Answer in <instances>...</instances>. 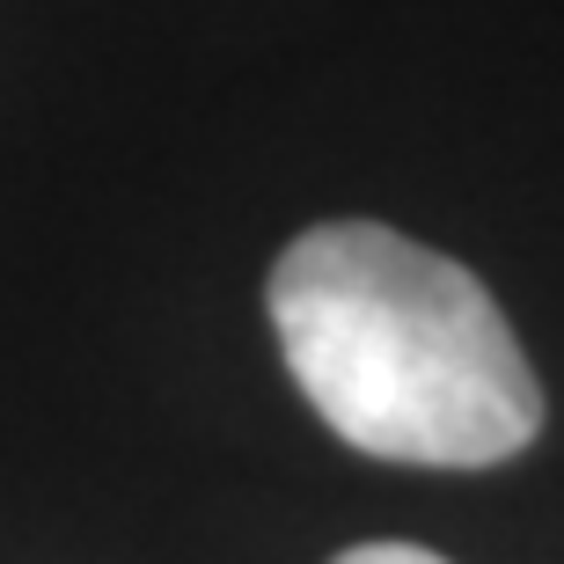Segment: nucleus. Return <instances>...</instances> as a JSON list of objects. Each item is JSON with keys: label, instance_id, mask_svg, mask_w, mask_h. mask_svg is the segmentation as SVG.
Listing matches in <instances>:
<instances>
[{"label": "nucleus", "instance_id": "f257e3e1", "mask_svg": "<svg viewBox=\"0 0 564 564\" xmlns=\"http://www.w3.org/2000/svg\"><path fill=\"white\" fill-rule=\"evenodd\" d=\"M286 375L345 447L491 469L543 433V389L477 272L381 220H323L272 264Z\"/></svg>", "mask_w": 564, "mask_h": 564}, {"label": "nucleus", "instance_id": "f03ea898", "mask_svg": "<svg viewBox=\"0 0 564 564\" xmlns=\"http://www.w3.org/2000/svg\"><path fill=\"white\" fill-rule=\"evenodd\" d=\"M330 564H447V557L425 550V543H359V550H345V557H330Z\"/></svg>", "mask_w": 564, "mask_h": 564}]
</instances>
